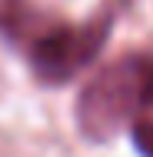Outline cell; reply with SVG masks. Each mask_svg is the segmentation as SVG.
Masks as SVG:
<instances>
[{"mask_svg": "<svg viewBox=\"0 0 153 157\" xmlns=\"http://www.w3.org/2000/svg\"><path fill=\"white\" fill-rule=\"evenodd\" d=\"M150 60L143 54H126L107 63L77 100V124L90 140H110L130 117H140L143 90L150 77Z\"/></svg>", "mask_w": 153, "mask_h": 157, "instance_id": "obj_1", "label": "cell"}, {"mask_svg": "<svg viewBox=\"0 0 153 157\" xmlns=\"http://www.w3.org/2000/svg\"><path fill=\"white\" fill-rule=\"evenodd\" d=\"M113 7L117 3H107L87 24H53L40 33L27 47V57H30L37 80L67 84L83 67H90L93 57L100 54V47L107 44L110 30H113Z\"/></svg>", "mask_w": 153, "mask_h": 157, "instance_id": "obj_2", "label": "cell"}, {"mask_svg": "<svg viewBox=\"0 0 153 157\" xmlns=\"http://www.w3.org/2000/svg\"><path fill=\"white\" fill-rule=\"evenodd\" d=\"M47 27L53 24L37 0H0V37L3 40L30 47Z\"/></svg>", "mask_w": 153, "mask_h": 157, "instance_id": "obj_3", "label": "cell"}, {"mask_svg": "<svg viewBox=\"0 0 153 157\" xmlns=\"http://www.w3.org/2000/svg\"><path fill=\"white\" fill-rule=\"evenodd\" d=\"M133 144L143 157H153V124L150 121H137L133 124Z\"/></svg>", "mask_w": 153, "mask_h": 157, "instance_id": "obj_4", "label": "cell"}, {"mask_svg": "<svg viewBox=\"0 0 153 157\" xmlns=\"http://www.w3.org/2000/svg\"><path fill=\"white\" fill-rule=\"evenodd\" d=\"M137 121H150L153 124V60H150V77H147V90H143V107H140V117ZM133 121V124H137Z\"/></svg>", "mask_w": 153, "mask_h": 157, "instance_id": "obj_5", "label": "cell"}]
</instances>
